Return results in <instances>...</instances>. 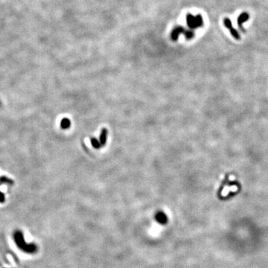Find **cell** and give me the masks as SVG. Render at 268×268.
<instances>
[{"mask_svg":"<svg viewBox=\"0 0 268 268\" xmlns=\"http://www.w3.org/2000/svg\"><path fill=\"white\" fill-rule=\"evenodd\" d=\"M14 238L17 246L22 251L28 253H34L37 252V246L34 244H27L21 231H16L14 234Z\"/></svg>","mask_w":268,"mask_h":268,"instance_id":"1","label":"cell"},{"mask_svg":"<svg viewBox=\"0 0 268 268\" xmlns=\"http://www.w3.org/2000/svg\"><path fill=\"white\" fill-rule=\"evenodd\" d=\"M155 220L161 225H165L168 223V216L163 211H158L155 214Z\"/></svg>","mask_w":268,"mask_h":268,"instance_id":"2","label":"cell"},{"mask_svg":"<svg viewBox=\"0 0 268 268\" xmlns=\"http://www.w3.org/2000/svg\"><path fill=\"white\" fill-rule=\"evenodd\" d=\"M107 134H108L107 130L105 129V128L101 130V134H100V140H99L101 147L104 146L105 144H106V138H107Z\"/></svg>","mask_w":268,"mask_h":268,"instance_id":"3","label":"cell"},{"mask_svg":"<svg viewBox=\"0 0 268 268\" xmlns=\"http://www.w3.org/2000/svg\"><path fill=\"white\" fill-rule=\"evenodd\" d=\"M71 126V122L69 119L67 118H63L61 120L60 122V127L62 129H68Z\"/></svg>","mask_w":268,"mask_h":268,"instance_id":"4","label":"cell"},{"mask_svg":"<svg viewBox=\"0 0 268 268\" xmlns=\"http://www.w3.org/2000/svg\"><path fill=\"white\" fill-rule=\"evenodd\" d=\"M91 144H92V147L95 149H98L101 147L100 142L95 138H91Z\"/></svg>","mask_w":268,"mask_h":268,"instance_id":"5","label":"cell"},{"mask_svg":"<svg viewBox=\"0 0 268 268\" xmlns=\"http://www.w3.org/2000/svg\"><path fill=\"white\" fill-rule=\"evenodd\" d=\"M224 23H225V26H227V27H229L230 29H231V31H232V33H233V35H234V37H236V38H237V39L239 38V37H238V34H237V33H236V31H235L234 29H232L231 25H230V24H231V23H230L229 20L228 19H226V20H225Z\"/></svg>","mask_w":268,"mask_h":268,"instance_id":"6","label":"cell"},{"mask_svg":"<svg viewBox=\"0 0 268 268\" xmlns=\"http://www.w3.org/2000/svg\"><path fill=\"white\" fill-rule=\"evenodd\" d=\"M0 183H8V184L13 185L14 181L11 179L6 177H0Z\"/></svg>","mask_w":268,"mask_h":268,"instance_id":"7","label":"cell"},{"mask_svg":"<svg viewBox=\"0 0 268 268\" xmlns=\"http://www.w3.org/2000/svg\"><path fill=\"white\" fill-rule=\"evenodd\" d=\"M5 202V195L4 194L0 192V203H4Z\"/></svg>","mask_w":268,"mask_h":268,"instance_id":"8","label":"cell"},{"mask_svg":"<svg viewBox=\"0 0 268 268\" xmlns=\"http://www.w3.org/2000/svg\"><path fill=\"white\" fill-rule=\"evenodd\" d=\"M0 104H1V103H0Z\"/></svg>","mask_w":268,"mask_h":268,"instance_id":"9","label":"cell"}]
</instances>
